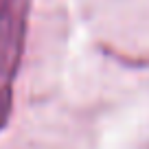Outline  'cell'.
I'll return each mask as SVG.
<instances>
[]
</instances>
